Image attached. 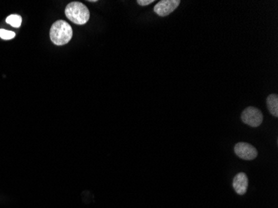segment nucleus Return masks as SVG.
I'll return each mask as SVG.
<instances>
[{
    "instance_id": "nucleus-9",
    "label": "nucleus",
    "mask_w": 278,
    "mask_h": 208,
    "mask_svg": "<svg viewBox=\"0 0 278 208\" xmlns=\"http://www.w3.org/2000/svg\"><path fill=\"white\" fill-rule=\"evenodd\" d=\"M15 37V32L6 30H0V38L2 40H10Z\"/></svg>"
},
{
    "instance_id": "nucleus-2",
    "label": "nucleus",
    "mask_w": 278,
    "mask_h": 208,
    "mask_svg": "<svg viewBox=\"0 0 278 208\" xmlns=\"http://www.w3.org/2000/svg\"><path fill=\"white\" fill-rule=\"evenodd\" d=\"M66 17L76 24H85L90 20V10L82 2H72L65 8Z\"/></svg>"
},
{
    "instance_id": "nucleus-8",
    "label": "nucleus",
    "mask_w": 278,
    "mask_h": 208,
    "mask_svg": "<svg viewBox=\"0 0 278 208\" xmlns=\"http://www.w3.org/2000/svg\"><path fill=\"white\" fill-rule=\"evenodd\" d=\"M6 22L12 27L20 28L22 24V18L20 15L11 14L6 18Z\"/></svg>"
},
{
    "instance_id": "nucleus-7",
    "label": "nucleus",
    "mask_w": 278,
    "mask_h": 208,
    "mask_svg": "<svg viewBox=\"0 0 278 208\" xmlns=\"http://www.w3.org/2000/svg\"><path fill=\"white\" fill-rule=\"evenodd\" d=\"M266 105L270 114L274 116H278V96L276 94H270L266 98Z\"/></svg>"
},
{
    "instance_id": "nucleus-5",
    "label": "nucleus",
    "mask_w": 278,
    "mask_h": 208,
    "mask_svg": "<svg viewBox=\"0 0 278 208\" xmlns=\"http://www.w3.org/2000/svg\"><path fill=\"white\" fill-rule=\"evenodd\" d=\"M180 0H162L154 8V12L160 17H166L180 4Z\"/></svg>"
},
{
    "instance_id": "nucleus-11",
    "label": "nucleus",
    "mask_w": 278,
    "mask_h": 208,
    "mask_svg": "<svg viewBox=\"0 0 278 208\" xmlns=\"http://www.w3.org/2000/svg\"><path fill=\"white\" fill-rule=\"evenodd\" d=\"M90 2H97V0H90Z\"/></svg>"
},
{
    "instance_id": "nucleus-6",
    "label": "nucleus",
    "mask_w": 278,
    "mask_h": 208,
    "mask_svg": "<svg viewBox=\"0 0 278 208\" xmlns=\"http://www.w3.org/2000/svg\"><path fill=\"white\" fill-rule=\"evenodd\" d=\"M232 186L236 194L242 196L246 194L248 188V178L246 174L244 172H239L234 176V181H232Z\"/></svg>"
},
{
    "instance_id": "nucleus-3",
    "label": "nucleus",
    "mask_w": 278,
    "mask_h": 208,
    "mask_svg": "<svg viewBox=\"0 0 278 208\" xmlns=\"http://www.w3.org/2000/svg\"><path fill=\"white\" fill-rule=\"evenodd\" d=\"M242 121L252 128H256L261 125L264 121V115L259 109L254 106L246 108L241 115Z\"/></svg>"
},
{
    "instance_id": "nucleus-4",
    "label": "nucleus",
    "mask_w": 278,
    "mask_h": 208,
    "mask_svg": "<svg viewBox=\"0 0 278 208\" xmlns=\"http://www.w3.org/2000/svg\"><path fill=\"white\" fill-rule=\"evenodd\" d=\"M234 152L240 158L250 161L258 156V151L251 144L248 142H238L234 146Z\"/></svg>"
},
{
    "instance_id": "nucleus-10",
    "label": "nucleus",
    "mask_w": 278,
    "mask_h": 208,
    "mask_svg": "<svg viewBox=\"0 0 278 208\" xmlns=\"http://www.w3.org/2000/svg\"><path fill=\"white\" fill-rule=\"evenodd\" d=\"M138 4L141 6H146V5L150 4L152 2H154V0H138Z\"/></svg>"
},
{
    "instance_id": "nucleus-1",
    "label": "nucleus",
    "mask_w": 278,
    "mask_h": 208,
    "mask_svg": "<svg viewBox=\"0 0 278 208\" xmlns=\"http://www.w3.org/2000/svg\"><path fill=\"white\" fill-rule=\"evenodd\" d=\"M72 27L64 20H58L54 22L50 28V38L54 44H66L72 40Z\"/></svg>"
}]
</instances>
